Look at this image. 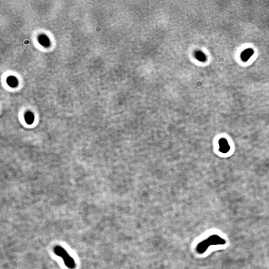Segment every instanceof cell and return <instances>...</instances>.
<instances>
[{"label":"cell","instance_id":"obj_1","mask_svg":"<svg viewBox=\"0 0 269 269\" xmlns=\"http://www.w3.org/2000/svg\"><path fill=\"white\" fill-rule=\"evenodd\" d=\"M225 243L226 241L224 239L217 235H213L198 244L197 250L199 254H203L207 251L210 246L225 244Z\"/></svg>","mask_w":269,"mask_h":269},{"label":"cell","instance_id":"obj_2","mask_svg":"<svg viewBox=\"0 0 269 269\" xmlns=\"http://www.w3.org/2000/svg\"><path fill=\"white\" fill-rule=\"evenodd\" d=\"M61 257L62 258L64 264L68 268L70 269H73L75 268L76 265H75V261L68 254L67 252H66Z\"/></svg>","mask_w":269,"mask_h":269},{"label":"cell","instance_id":"obj_3","mask_svg":"<svg viewBox=\"0 0 269 269\" xmlns=\"http://www.w3.org/2000/svg\"><path fill=\"white\" fill-rule=\"evenodd\" d=\"M219 150L221 152L223 153H226L229 151L230 149V147L226 139H221L219 141Z\"/></svg>","mask_w":269,"mask_h":269},{"label":"cell","instance_id":"obj_4","mask_svg":"<svg viewBox=\"0 0 269 269\" xmlns=\"http://www.w3.org/2000/svg\"><path fill=\"white\" fill-rule=\"evenodd\" d=\"M38 41L40 44L43 47H48L50 46V41L46 35H42L38 37Z\"/></svg>","mask_w":269,"mask_h":269},{"label":"cell","instance_id":"obj_5","mask_svg":"<svg viewBox=\"0 0 269 269\" xmlns=\"http://www.w3.org/2000/svg\"><path fill=\"white\" fill-rule=\"evenodd\" d=\"M253 53H254V52L251 48L246 49L245 51H244L242 52V54H241V58H242V60L244 62H246L252 57Z\"/></svg>","mask_w":269,"mask_h":269},{"label":"cell","instance_id":"obj_6","mask_svg":"<svg viewBox=\"0 0 269 269\" xmlns=\"http://www.w3.org/2000/svg\"><path fill=\"white\" fill-rule=\"evenodd\" d=\"M7 84L11 87H16L18 85V81L17 79L14 76H10L8 77L7 79Z\"/></svg>","mask_w":269,"mask_h":269}]
</instances>
